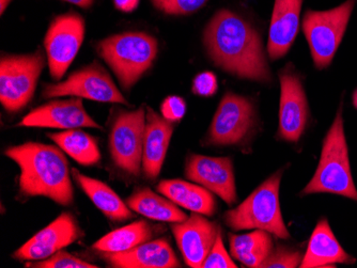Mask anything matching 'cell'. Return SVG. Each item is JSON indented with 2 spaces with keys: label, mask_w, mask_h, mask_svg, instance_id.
<instances>
[{
  "label": "cell",
  "mask_w": 357,
  "mask_h": 268,
  "mask_svg": "<svg viewBox=\"0 0 357 268\" xmlns=\"http://www.w3.org/2000/svg\"><path fill=\"white\" fill-rule=\"evenodd\" d=\"M126 204L136 213L150 219L164 223H183L188 219L185 213L176 207L172 200L156 195L150 188H137L126 199Z\"/></svg>",
  "instance_id": "obj_23"
},
{
  "label": "cell",
  "mask_w": 357,
  "mask_h": 268,
  "mask_svg": "<svg viewBox=\"0 0 357 268\" xmlns=\"http://www.w3.org/2000/svg\"><path fill=\"white\" fill-rule=\"evenodd\" d=\"M202 268H236V264L232 261L229 253L227 252L225 248L224 242H222V233L218 232L215 243L213 247L208 252V257L202 263Z\"/></svg>",
  "instance_id": "obj_29"
},
{
  "label": "cell",
  "mask_w": 357,
  "mask_h": 268,
  "mask_svg": "<svg viewBox=\"0 0 357 268\" xmlns=\"http://www.w3.org/2000/svg\"><path fill=\"white\" fill-rule=\"evenodd\" d=\"M342 113L340 107L323 141L320 163L314 178L303 189V195L334 194L357 201Z\"/></svg>",
  "instance_id": "obj_3"
},
{
  "label": "cell",
  "mask_w": 357,
  "mask_h": 268,
  "mask_svg": "<svg viewBox=\"0 0 357 268\" xmlns=\"http://www.w3.org/2000/svg\"><path fill=\"white\" fill-rule=\"evenodd\" d=\"M153 234L151 226L147 221L139 220L106 234L94 243L93 249L103 253L128 251L136 246L150 241Z\"/></svg>",
  "instance_id": "obj_26"
},
{
  "label": "cell",
  "mask_w": 357,
  "mask_h": 268,
  "mask_svg": "<svg viewBox=\"0 0 357 268\" xmlns=\"http://www.w3.org/2000/svg\"><path fill=\"white\" fill-rule=\"evenodd\" d=\"M282 171L268 178L236 209L226 212L225 223L234 231L264 230L280 239L290 237L282 219L280 203Z\"/></svg>",
  "instance_id": "obj_4"
},
{
  "label": "cell",
  "mask_w": 357,
  "mask_h": 268,
  "mask_svg": "<svg viewBox=\"0 0 357 268\" xmlns=\"http://www.w3.org/2000/svg\"><path fill=\"white\" fill-rule=\"evenodd\" d=\"M208 0H152L153 5L167 14H190L199 10Z\"/></svg>",
  "instance_id": "obj_30"
},
{
  "label": "cell",
  "mask_w": 357,
  "mask_h": 268,
  "mask_svg": "<svg viewBox=\"0 0 357 268\" xmlns=\"http://www.w3.org/2000/svg\"><path fill=\"white\" fill-rule=\"evenodd\" d=\"M85 38V22L77 13L56 17L46 33L45 45L52 77L59 81L75 59Z\"/></svg>",
  "instance_id": "obj_10"
},
{
  "label": "cell",
  "mask_w": 357,
  "mask_h": 268,
  "mask_svg": "<svg viewBox=\"0 0 357 268\" xmlns=\"http://www.w3.org/2000/svg\"><path fill=\"white\" fill-rule=\"evenodd\" d=\"M303 0H275L268 33V52L273 60L284 57L300 28Z\"/></svg>",
  "instance_id": "obj_17"
},
{
  "label": "cell",
  "mask_w": 357,
  "mask_h": 268,
  "mask_svg": "<svg viewBox=\"0 0 357 268\" xmlns=\"http://www.w3.org/2000/svg\"><path fill=\"white\" fill-rule=\"evenodd\" d=\"M98 52L122 87L128 90L153 65L158 55V41L147 33H121L100 42Z\"/></svg>",
  "instance_id": "obj_5"
},
{
  "label": "cell",
  "mask_w": 357,
  "mask_h": 268,
  "mask_svg": "<svg viewBox=\"0 0 357 268\" xmlns=\"http://www.w3.org/2000/svg\"><path fill=\"white\" fill-rule=\"evenodd\" d=\"M147 116L144 106L134 111L120 110L112 123L109 151L112 161L122 171L138 177L142 168L144 131Z\"/></svg>",
  "instance_id": "obj_8"
},
{
  "label": "cell",
  "mask_w": 357,
  "mask_h": 268,
  "mask_svg": "<svg viewBox=\"0 0 357 268\" xmlns=\"http://www.w3.org/2000/svg\"><path fill=\"white\" fill-rule=\"evenodd\" d=\"M302 257L298 251L278 247L273 249L271 255L266 258L261 268H294L302 263Z\"/></svg>",
  "instance_id": "obj_28"
},
{
  "label": "cell",
  "mask_w": 357,
  "mask_h": 268,
  "mask_svg": "<svg viewBox=\"0 0 357 268\" xmlns=\"http://www.w3.org/2000/svg\"><path fill=\"white\" fill-rule=\"evenodd\" d=\"M356 0L326 11L308 10L303 19V30L317 69L330 67L344 39Z\"/></svg>",
  "instance_id": "obj_6"
},
{
  "label": "cell",
  "mask_w": 357,
  "mask_h": 268,
  "mask_svg": "<svg viewBox=\"0 0 357 268\" xmlns=\"http://www.w3.org/2000/svg\"><path fill=\"white\" fill-rule=\"evenodd\" d=\"M43 95L44 97L72 95L102 103L128 105L109 74L96 61L74 72L68 77L67 81L56 85H46Z\"/></svg>",
  "instance_id": "obj_9"
},
{
  "label": "cell",
  "mask_w": 357,
  "mask_h": 268,
  "mask_svg": "<svg viewBox=\"0 0 357 268\" xmlns=\"http://www.w3.org/2000/svg\"><path fill=\"white\" fill-rule=\"evenodd\" d=\"M10 1H12V0H1V13H3V12H5L6 8L8 7V5H9Z\"/></svg>",
  "instance_id": "obj_35"
},
{
  "label": "cell",
  "mask_w": 357,
  "mask_h": 268,
  "mask_svg": "<svg viewBox=\"0 0 357 268\" xmlns=\"http://www.w3.org/2000/svg\"><path fill=\"white\" fill-rule=\"evenodd\" d=\"M174 126L170 121L148 107L142 153V171L147 179L155 180L160 175Z\"/></svg>",
  "instance_id": "obj_19"
},
{
  "label": "cell",
  "mask_w": 357,
  "mask_h": 268,
  "mask_svg": "<svg viewBox=\"0 0 357 268\" xmlns=\"http://www.w3.org/2000/svg\"><path fill=\"white\" fill-rule=\"evenodd\" d=\"M160 111H162V116L168 121H180L185 116V101L176 95L166 97L160 106Z\"/></svg>",
  "instance_id": "obj_31"
},
{
  "label": "cell",
  "mask_w": 357,
  "mask_h": 268,
  "mask_svg": "<svg viewBox=\"0 0 357 268\" xmlns=\"http://www.w3.org/2000/svg\"><path fill=\"white\" fill-rule=\"evenodd\" d=\"M84 233L71 213H62L13 253L21 261H42L76 243Z\"/></svg>",
  "instance_id": "obj_12"
},
{
  "label": "cell",
  "mask_w": 357,
  "mask_h": 268,
  "mask_svg": "<svg viewBox=\"0 0 357 268\" xmlns=\"http://www.w3.org/2000/svg\"><path fill=\"white\" fill-rule=\"evenodd\" d=\"M156 189L178 207L190 210L192 213L206 216H213L215 213V198L204 186L182 180H164L158 184Z\"/></svg>",
  "instance_id": "obj_21"
},
{
  "label": "cell",
  "mask_w": 357,
  "mask_h": 268,
  "mask_svg": "<svg viewBox=\"0 0 357 268\" xmlns=\"http://www.w3.org/2000/svg\"><path fill=\"white\" fill-rule=\"evenodd\" d=\"M204 46L218 67L241 78L271 81V73L256 30L229 10H220L206 26Z\"/></svg>",
  "instance_id": "obj_1"
},
{
  "label": "cell",
  "mask_w": 357,
  "mask_h": 268,
  "mask_svg": "<svg viewBox=\"0 0 357 268\" xmlns=\"http://www.w3.org/2000/svg\"><path fill=\"white\" fill-rule=\"evenodd\" d=\"M26 267L35 268H98L99 266L94 264L88 263L83 260L78 259L74 255H70L68 252L60 250L56 252L55 255L48 258V259L42 260V261L35 262V263H27Z\"/></svg>",
  "instance_id": "obj_27"
},
{
  "label": "cell",
  "mask_w": 357,
  "mask_h": 268,
  "mask_svg": "<svg viewBox=\"0 0 357 268\" xmlns=\"http://www.w3.org/2000/svg\"><path fill=\"white\" fill-rule=\"evenodd\" d=\"M115 7L122 12H132L139 5V0H114Z\"/></svg>",
  "instance_id": "obj_33"
},
{
  "label": "cell",
  "mask_w": 357,
  "mask_h": 268,
  "mask_svg": "<svg viewBox=\"0 0 357 268\" xmlns=\"http://www.w3.org/2000/svg\"><path fill=\"white\" fill-rule=\"evenodd\" d=\"M353 264L355 259L344 251L337 241L328 220L317 223L300 267H336L335 264Z\"/></svg>",
  "instance_id": "obj_20"
},
{
  "label": "cell",
  "mask_w": 357,
  "mask_h": 268,
  "mask_svg": "<svg viewBox=\"0 0 357 268\" xmlns=\"http://www.w3.org/2000/svg\"><path fill=\"white\" fill-rule=\"evenodd\" d=\"M255 110L245 97L226 93L208 131V145H234L245 139L254 126Z\"/></svg>",
  "instance_id": "obj_11"
},
{
  "label": "cell",
  "mask_w": 357,
  "mask_h": 268,
  "mask_svg": "<svg viewBox=\"0 0 357 268\" xmlns=\"http://www.w3.org/2000/svg\"><path fill=\"white\" fill-rule=\"evenodd\" d=\"M72 175L82 191L108 219L112 221H126L133 217L128 204L124 203L109 186L99 180L82 175L77 169L72 170Z\"/></svg>",
  "instance_id": "obj_22"
},
{
  "label": "cell",
  "mask_w": 357,
  "mask_h": 268,
  "mask_svg": "<svg viewBox=\"0 0 357 268\" xmlns=\"http://www.w3.org/2000/svg\"><path fill=\"white\" fill-rule=\"evenodd\" d=\"M220 231L215 223L208 221L198 213H192L183 223L172 225V232L184 261L192 268L202 267Z\"/></svg>",
  "instance_id": "obj_15"
},
{
  "label": "cell",
  "mask_w": 357,
  "mask_h": 268,
  "mask_svg": "<svg viewBox=\"0 0 357 268\" xmlns=\"http://www.w3.org/2000/svg\"><path fill=\"white\" fill-rule=\"evenodd\" d=\"M105 261L117 268H176V259L170 244L165 239L148 241L128 251L103 253Z\"/></svg>",
  "instance_id": "obj_18"
},
{
  "label": "cell",
  "mask_w": 357,
  "mask_h": 268,
  "mask_svg": "<svg viewBox=\"0 0 357 268\" xmlns=\"http://www.w3.org/2000/svg\"><path fill=\"white\" fill-rule=\"evenodd\" d=\"M352 101L353 106H354L355 109H357V89L353 92Z\"/></svg>",
  "instance_id": "obj_36"
},
{
  "label": "cell",
  "mask_w": 357,
  "mask_h": 268,
  "mask_svg": "<svg viewBox=\"0 0 357 268\" xmlns=\"http://www.w3.org/2000/svg\"><path fill=\"white\" fill-rule=\"evenodd\" d=\"M6 156L15 161L21 169L22 197L41 196L63 207L73 204L69 163L59 147L27 143L6 150Z\"/></svg>",
  "instance_id": "obj_2"
},
{
  "label": "cell",
  "mask_w": 357,
  "mask_h": 268,
  "mask_svg": "<svg viewBox=\"0 0 357 268\" xmlns=\"http://www.w3.org/2000/svg\"><path fill=\"white\" fill-rule=\"evenodd\" d=\"M280 135L296 143L304 133L308 120V104L300 78L284 70L280 74Z\"/></svg>",
  "instance_id": "obj_16"
},
{
  "label": "cell",
  "mask_w": 357,
  "mask_h": 268,
  "mask_svg": "<svg viewBox=\"0 0 357 268\" xmlns=\"http://www.w3.org/2000/svg\"><path fill=\"white\" fill-rule=\"evenodd\" d=\"M47 136L79 165L94 166L101 161L98 140L79 129L47 134Z\"/></svg>",
  "instance_id": "obj_25"
},
{
  "label": "cell",
  "mask_w": 357,
  "mask_h": 268,
  "mask_svg": "<svg viewBox=\"0 0 357 268\" xmlns=\"http://www.w3.org/2000/svg\"><path fill=\"white\" fill-rule=\"evenodd\" d=\"M274 249L268 232L256 229L242 235L230 234V252L234 259L252 268H261Z\"/></svg>",
  "instance_id": "obj_24"
},
{
  "label": "cell",
  "mask_w": 357,
  "mask_h": 268,
  "mask_svg": "<svg viewBox=\"0 0 357 268\" xmlns=\"http://www.w3.org/2000/svg\"><path fill=\"white\" fill-rule=\"evenodd\" d=\"M19 126L44 129H75L83 127L102 129L86 111L80 97L54 101L40 106L28 113Z\"/></svg>",
  "instance_id": "obj_14"
},
{
  "label": "cell",
  "mask_w": 357,
  "mask_h": 268,
  "mask_svg": "<svg viewBox=\"0 0 357 268\" xmlns=\"http://www.w3.org/2000/svg\"><path fill=\"white\" fill-rule=\"evenodd\" d=\"M45 56L38 49L28 55L3 56L0 62V102L10 113H17L31 101Z\"/></svg>",
  "instance_id": "obj_7"
},
{
  "label": "cell",
  "mask_w": 357,
  "mask_h": 268,
  "mask_svg": "<svg viewBox=\"0 0 357 268\" xmlns=\"http://www.w3.org/2000/svg\"><path fill=\"white\" fill-rule=\"evenodd\" d=\"M185 177L215 194L227 204L236 201L234 167L228 157L190 155L186 163Z\"/></svg>",
  "instance_id": "obj_13"
},
{
  "label": "cell",
  "mask_w": 357,
  "mask_h": 268,
  "mask_svg": "<svg viewBox=\"0 0 357 268\" xmlns=\"http://www.w3.org/2000/svg\"><path fill=\"white\" fill-rule=\"evenodd\" d=\"M218 84L216 76L211 72L198 74L192 81V93L199 97H212L218 91Z\"/></svg>",
  "instance_id": "obj_32"
},
{
  "label": "cell",
  "mask_w": 357,
  "mask_h": 268,
  "mask_svg": "<svg viewBox=\"0 0 357 268\" xmlns=\"http://www.w3.org/2000/svg\"><path fill=\"white\" fill-rule=\"evenodd\" d=\"M63 1L74 3V5L82 8H89L93 3V0H63Z\"/></svg>",
  "instance_id": "obj_34"
}]
</instances>
